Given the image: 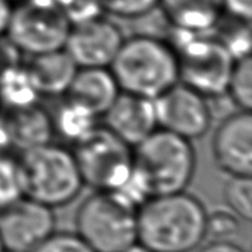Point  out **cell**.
Wrapping results in <instances>:
<instances>
[{
    "instance_id": "cell-1",
    "label": "cell",
    "mask_w": 252,
    "mask_h": 252,
    "mask_svg": "<svg viewBox=\"0 0 252 252\" xmlns=\"http://www.w3.org/2000/svg\"><path fill=\"white\" fill-rule=\"evenodd\" d=\"M197 168L192 141L158 127L133 147L132 174L115 190L140 208L147 199L185 191Z\"/></svg>"
},
{
    "instance_id": "cell-2",
    "label": "cell",
    "mask_w": 252,
    "mask_h": 252,
    "mask_svg": "<svg viewBox=\"0 0 252 252\" xmlns=\"http://www.w3.org/2000/svg\"><path fill=\"white\" fill-rule=\"evenodd\" d=\"M208 210L186 190L147 199L137 210V243L152 252H192L206 239Z\"/></svg>"
},
{
    "instance_id": "cell-3",
    "label": "cell",
    "mask_w": 252,
    "mask_h": 252,
    "mask_svg": "<svg viewBox=\"0 0 252 252\" xmlns=\"http://www.w3.org/2000/svg\"><path fill=\"white\" fill-rule=\"evenodd\" d=\"M109 69L120 91L152 100L179 82L175 48L145 34L124 39Z\"/></svg>"
},
{
    "instance_id": "cell-4",
    "label": "cell",
    "mask_w": 252,
    "mask_h": 252,
    "mask_svg": "<svg viewBox=\"0 0 252 252\" xmlns=\"http://www.w3.org/2000/svg\"><path fill=\"white\" fill-rule=\"evenodd\" d=\"M23 197L56 209L73 202L84 183L69 149L53 143L26 149L18 158Z\"/></svg>"
},
{
    "instance_id": "cell-5",
    "label": "cell",
    "mask_w": 252,
    "mask_h": 252,
    "mask_svg": "<svg viewBox=\"0 0 252 252\" xmlns=\"http://www.w3.org/2000/svg\"><path fill=\"white\" fill-rule=\"evenodd\" d=\"M137 206L118 191H94L77 209L76 233L95 252H122L137 243Z\"/></svg>"
},
{
    "instance_id": "cell-6",
    "label": "cell",
    "mask_w": 252,
    "mask_h": 252,
    "mask_svg": "<svg viewBox=\"0 0 252 252\" xmlns=\"http://www.w3.org/2000/svg\"><path fill=\"white\" fill-rule=\"evenodd\" d=\"M84 186L94 191H115L132 174L133 148L104 125L94 126L72 149Z\"/></svg>"
},
{
    "instance_id": "cell-7",
    "label": "cell",
    "mask_w": 252,
    "mask_h": 252,
    "mask_svg": "<svg viewBox=\"0 0 252 252\" xmlns=\"http://www.w3.org/2000/svg\"><path fill=\"white\" fill-rule=\"evenodd\" d=\"M186 35L175 48L179 66V82L202 94L216 98L226 93L235 57L220 38L205 34Z\"/></svg>"
},
{
    "instance_id": "cell-8",
    "label": "cell",
    "mask_w": 252,
    "mask_h": 252,
    "mask_svg": "<svg viewBox=\"0 0 252 252\" xmlns=\"http://www.w3.org/2000/svg\"><path fill=\"white\" fill-rule=\"evenodd\" d=\"M64 8L53 0H26L12 10L7 35L29 56L64 49L71 29Z\"/></svg>"
},
{
    "instance_id": "cell-9",
    "label": "cell",
    "mask_w": 252,
    "mask_h": 252,
    "mask_svg": "<svg viewBox=\"0 0 252 252\" xmlns=\"http://www.w3.org/2000/svg\"><path fill=\"white\" fill-rule=\"evenodd\" d=\"M158 127L186 138L203 137L212 125V107L208 98L178 82L154 99Z\"/></svg>"
},
{
    "instance_id": "cell-10",
    "label": "cell",
    "mask_w": 252,
    "mask_h": 252,
    "mask_svg": "<svg viewBox=\"0 0 252 252\" xmlns=\"http://www.w3.org/2000/svg\"><path fill=\"white\" fill-rule=\"evenodd\" d=\"M55 209L22 197L0 209V240L4 250L33 252L56 232Z\"/></svg>"
},
{
    "instance_id": "cell-11",
    "label": "cell",
    "mask_w": 252,
    "mask_h": 252,
    "mask_svg": "<svg viewBox=\"0 0 252 252\" xmlns=\"http://www.w3.org/2000/svg\"><path fill=\"white\" fill-rule=\"evenodd\" d=\"M124 39L114 21L90 17L71 25L64 50L77 68H109Z\"/></svg>"
},
{
    "instance_id": "cell-12",
    "label": "cell",
    "mask_w": 252,
    "mask_h": 252,
    "mask_svg": "<svg viewBox=\"0 0 252 252\" xmlns=\"http://www.w3.org/2000/svg\"><path fill=\"white\" fill-rule=\"evenodd\" d=\"M212 155L216 165L228 176H251V111L236 110L220 122L212 137Z\"/></svg>"
},
{
    "instance_id": "cell-13",
    "label": "cell",
    "mask_w": 252,
    "mask_h": 252,
    "mask_svg": "<svg viewBox=\"0 0 252 252\" xmlns=\"http://www.w3.org/2000/svg\"><path fill=\"white\" fill-rule=\"evenodd\" d=\"M102 118L103 125L132 148L158 129L154 100L122 91Z\"/></svg>"
},
{
    "instance_id": "cell-14",
    "label": "cell",
    "mask_w": 252,
    "mask_h": 252,
    "mask_svg": "<svg viewBox=\"0 0 252 252\" xmlns=\"http://www.w3.org/2000/svg\"><path fill=\"white\" fill-rule=\"evenodd\" d=\"M118 94L120 88L109 68H77L64 99L95 118H102Z\"/></svg>"
},
{
    "instance_id": "cell-15",
    "label": "cell",
    "mask_w": 252,
    "mask_h": 252,
    "mask_svg": "<svg viewBox=\"0 0 252 252\" xmlns=\"http://www.w3.org/2000/svg\"><path fill=\"white\" fill-rule=\"evenodd\" d=\"M3 122L10 145L21 152L52 143L55 134L53 118L37 103L10 109Z\"/></svg>"
},
{
    "instance_id": "cell-16",
    "label": "cell",
    "mask_w": 252,
    "mask_h": 252,
    "mask_svg": "<svg viewBox=\"0 0 252 252\" xmlns=\"http://www.w3.org/2000/svg\"><path fill=\"white\" fill-rule=\"evenodd\" d=\"M29 80L38 95H64L77 71V65L64 49L30 56L25 65Z\"/></svg>"
},
{
    "instance_id": "cell-17",
    "label": "cell",
    "mask_w": 252,
    "mask_h": 252,
    "mask_svg": "<svg viewBox=\"0 0 252 252\" xmlns=\"http://www.w3.org/2000/svg\"><path fill=\"white\" fill-rule=\"evenodd\" d=\"M165 19L181 33L205 34L220 25L222 0H160Z\"/></svg>"
},
{
    "instance_id": "cell-18",
    "label": "cell",
    "mask_w": 252,
    "mask_h": 252,
    "mask_svg": "<svg viewBox=\"0 0 252 252\" xmlns=\"http://www.w3.org/2000/svg\"><path fill=\"white\" fill-rule=\"evenodd\" d=\"M38 94L29 80L26 69L12 66L0 76V103L8 104V109L35 103Z\"/></svg>"
},
{
    "instance_id": "cell-19",
    "label": "cell",
    "mask_w": 252,
    "mask_h": 252,
    "mask_svg": "<svg viewBox=\"0 0 252 252\" xmlns=\"http://www.w3.org/2000/svg\"><path fill=\"white\" fill-rule=\"evenodd\" d=\"M237 110L251 111L252 107V59L251 55L237 57L230 72L226 93Z\"/></svg>"
},
{
    "instance_id": "cell-20",
    "label": "cell",
    "mask_w": 252,
    "mask_h": 252,
    "mask_svg": "<svg viewBox=\"0 0 252 252\" xmlns=\"http://www.w3.org/2000/svg\"><path fill=\"white\" fill-rule=\"evenodd\" d=\"M96 120L98 118L88 114L87 111L64 100V104L59 111V114L56 115V118H53V125H55V132H59L61 136L69 138L75 143L84 134H87L94 126L98 125Z\"/></svg>"
},
{
    "instance_id": "cell-21",
    "label": "cell",
    "mask_w": 252,
    "mask_h": 252,
    "mask_svg": "<svg viewBox=\"0 0 252 252\" xmlns=\"http://www.w3.org/2000/svg\"><path fill=\"white\" fill-rule=\"evenodd\" d=\"M226 208L241 221L252 220V181L251 176H229L224 186Z\"/></svg>"
},
{
    "instance_id": "cell-22",
    "label": "cell",
    "mask_w": 252,
    "mask_h": 252,
    "mask_svg": "<svg viewBox=\"0 0 252 252\" xmlns=\"http://www.w3.org/2000/svg\"><path fill=\"white\" fill-rule=\"evenodd\" d=\"M22 197L23 189L18 159L0 151V209L7 208Z\"/></svg>"
},
{
    "instance_id": "cell-23",
    "label": "cell",
    "mask_w": 252,
    "mask_h": 252,
    "mask_svg": "<svg viewBox=\"0 0 252 252\" xmlns=\"http://www.w3.org/2000/svg\"><path fill=\"white\" fill-rule=\"evenodd\" d=\"M241 220L229 209H214L208 212L206 237L212 240H230L240 229Z\"/></svg>"
},
{
    "instance_id": "cell-24",
    "label": "cell",
    "mask_w": 252,
    "mask_h": 252,
    "mask_svg": "<svg viewBox=\"0 0 252 252\" xmlns=\"http://www.w3.org/2000/svg\"><path fill=\"white\" fill-rule=\"evenodd\" d=\"M160 0H99L104 11L117 18L134 19L147 15L159 7Z\"/></svg>"
},
{
    "instance_id": "cell-25",
    "label": "cell",
    "mask_w": 252,
    "mask_h": 252,
    "mask_svg": "<svg viewBox=\"0 0 252 252\" xmlns=\"http://www.w3.org/2000/svg\"><path fill=\"white\" fill-rule=\"evenodd\" d=\"M33 252H95L76 232H57Z\"/></svg>"
},
{
    "instance_id": "cell-26",
    "label": "cell",
    "mask_w": 252,
    "mask_h": 252,
    "mask_svg": "<svg viewBox=\"0 0 252 252\" xmlns=\"http://www.w3.org/2000/svg\"><path fill=\"white\" fill-rule=\"evenodd\" d=\"M222 6L224 11L228 12L232 18L243 22H250L252 0H222Z\"/></svg>"
},
{
    "instance_id": "cell-27",
    "label": "cell",
    "mask_w": 252,
    "mask_h": 252,
    "mask_svg": "<svg viewBox=\"0 0 252 252\" xmlns=\"http://www.w3.org/2000/svg\"><path fill=\"white\" fill-rule=\"evenodd\" d=\"M197 252H247L241 246L232 240H210L208 244L198 247Z\"/></svg>"
},
{
    "instance_id": "cell-28",
    "label": "cell",
    "mask_w": 252,
    "mask_h": 252,
    "mask_svg": "<svg viewBox=\"0 0 252 252\" xmlns=\"http://www.w3.org/2000/svg\"><path fill=\"white\" fill-rule=\"evenodd\" d=\"M14 7L10 0H0V35L7 33Z\"/></svg>"
},
{
    "instance_id": "cell-29",
    "label": "cell",
    "mask_w": 252,
    "mask_h": 252,
    "mask_svg": "<svg viewBox=\"0 0 252 252\" xmlns=\"http://www.w3.org/2000/svg\"><path fill=\"white\" fill-rule=\"evenodd\" d=\"M122 252H152L151 250H148L147 247H144L143 244H140V243H134L130 247H127L125 251Z\"/></svg>"
},
{
    "instance_id": "cell-30",
    "label": "cell",
    "mask_w": 252,
    "mask_h": 252,
    "mask_svg": "<svg viewBox=\"0 0 252 252\" xmlns=\"http://www.w3.org/2000/svg\"><path fill=\"white\" fill-rule=\"evenodd\" d=\"M0 252H4V246H3L1 240H0Z\"/></svg>"
},
{
    "instance_id": "cell-31",
    "label": "cell",
    "mask_w": 252,
    "mask_h": 252,
    "mask_svg": "<svg viewBox=\"0 0 252 252\" xmlns=\"http://www.w3.org/2000/svg\"><path fill=\"white\" fill-rule=\"evenodd\" d=\"M4 252H14V251H7V250H4Z\"/></svg>"
},
{
    "instance_id": "cell-32",
    "label": "cell",
    "mask_w": 252,
    "mask_h": 252,
    "mask_svg": "<svg viewBox=\"0 0 252 252\" xmlns=\"http://www.w3.org/2000/svg\"><path fill=\"white\" fill-rule=\"evenodd\" d=\"M0 106H1V103H0Z\"/></svg>"
}]
</instances>
